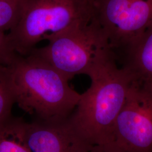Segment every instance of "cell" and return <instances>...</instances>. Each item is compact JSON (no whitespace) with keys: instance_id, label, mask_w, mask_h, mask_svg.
<instances>
[{"instance_id":"cell-12","label":"cell","mask_w":152,"mask_h":152,"mask_svg":"<svg viewBox=\"0 0 152 152\" xmlns=\"http://www.w3.org/2000/svg\"><path fill=\"white\" fill-rule=\"evenodd\" d=\"M15 55L11 49L7 34L0 31V65H9Z\"/></svg>"},{"instance_id":"cell-2","label":"cell","mask_w":152,"mask_h":152,"mask_svg":"<svg viewBox=\"0 0 152 152\" xmlns=\"http://www.w3.org/2000/svg\"><path fill=\"white\" fill-rule=\"evenodd\" d=\"M7 66L15 103L24 112L42 121L69 118L81 94L59 71L33 54H16Z\"/></svg>"},{"instance_id":"cell-7","label":"cell","mask_w":152,"mask_h":152,"mask_svg":"<svg viewBox=\"0 0 152 152\" xmlns=\"http://www.w3.org/2000/svg\"><path fill=\"white\" fill-rule=\"evenodd\" d=\"M26 138L31 152H90L92 149L69 118L27 122Z\"/></svg>"},{"instance_id":"cell-5","label":"cell","mask_w":152,"mask_h":152,"mask_svg":"<svg viewBox=\"0 0 152 152\" xmlns=\"http://www.w3.org/2000/svg\"><path fill=\"white\" fill-rule=\"evenodd\" d=\"M107 152H152V81L135 78L114 125Z\"/></svg>"},{"instance_id":"cell-9","label":"cell","mask_w":152,"mask_h":152,"mask_svg":"<svg viewBox=\"0 0 152 152\" xmlns=\"http://www.w3.org/2000/svg\"><path fill=\"white\" fill-rule=\"evenodd\" d=\"M27 122L10 117L0 122V152H31L26 138Z\"/></svg>"},{"instance_id":"cell-8","label":"cell","mask_w":152,"mask_h":152,"mask_svg":"<svg viewBox=\"0 0 152 152\" xmlns=\"http://www.w3.org/2000/svg\"><path fill=\"white\" fill-rule=\"evenodd\" d=\"M125 53L124 66L137 78L152 81V24Z\"/></svg>"},{"instance_id":"cell-3","label":"cell","mask_w":152,"mask_h":152,"mask_svg":"<svg viewBox=\"0 0 152 152\" xmlns=\"http://www.w3.org/2000/svg\"><path fill=\"white\" fill-rule=\"evenodd\" d=\"M93 18L91 0H27L20 19L7 36L16 54L27 56L39 42L87 25Z\"/></svg>"},{"instance_id":"cell-6","label":"cell","mask_w":152,"mask_h":152,"mask_svg":"<svg viewBox=\"0 0 152 152\" xmlns=\"http://www.w3.org/2000/svg\"><path fill=\"white\" fill-rule=\"evenodd\" d=\"M94 20L114 53L124 52L152 24V0H91Z\"/></svg>"},{"instance_id":"cell-4","label":"cell","mask_w":152,"mask_h":152,"mask_svg":"<svg viewBox=\"0 0 152 152\" xmlns=\"http://www.w3.org/2000/svg\"><path fill=\"white\" fill-rule=\"evenodd\" d=\"M108 48L107 40L93 19L87 25L55 36L46 46L36 48L30 54L46 61L69 81L76 75H86L100 55Z\"/></svg>"},{"instance_id":"cell-1","label":"cell","mask_w":152,"mask_h":152,"mask_svg":"<svg viewBox=\"0 0 152 152\" xmlns=\"http://www.w3.org/2000/svg\"><path fill=\"white\" fill-rule=\"evenodd\" d=\"M91 85L81 94L69 119L92 148H104L112 141L114 125L135 76L120 67L110 49L105 50L88 72Z\"/></svg>"},{"instance_id":"cell-13","label":"cell","mask_w":152,"mask_h":152,"mask_svg":"<svg viewBox=\"0 0 152 152\" xmlns=\"http://www.w3.org/2000/svg\"><path fill=\"white\" fill-rule=\"evenodd\" d=\"M90 152H105L96 148H93Z\"/></svg>"},{"instance_id":"cell-10","label":"cell","mask_w":152,"mask_h":152,"mask_svg":"<svg viewBox=\"0 0 152 152\" xmlns=\"http://www.w3.org/2000/svg\"><path fill=\"white\" fill-rule=\"evenodd\" d=\"M15 99L7 65H0V122L10 117Z\"/></svg>"},{"instance_id":"cell-11","label":"cell","mask_w":152,"mask_h":152,"mask_svg":"<svg viewBox=\"0 0 152 152\" xmlns=\"http://www.w3.org/2000/svg\"><path fill=\"white\" fill-rule=\"evenodd\" d=\"M27 0H0V31H10L22 16Z\"/></svg>"}]
</instances>
